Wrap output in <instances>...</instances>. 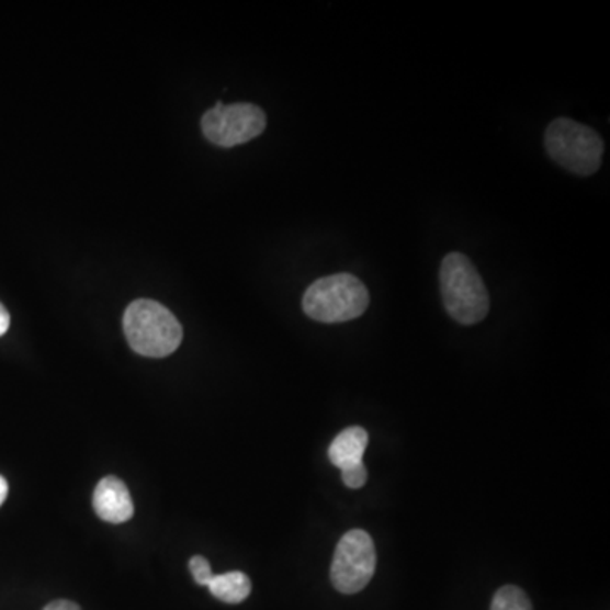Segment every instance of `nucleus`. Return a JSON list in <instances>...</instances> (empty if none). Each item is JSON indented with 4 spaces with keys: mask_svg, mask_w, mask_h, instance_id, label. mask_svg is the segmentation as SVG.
Segmentation results:
<instances>
[{
    "mask_svg": "<svg viewBox=\"0 0 610 610\" xmlns=\"http://www.w3.org/2000/svg\"><path fill=\"white\" fill-rule=\"evenodd\" d=\"M369 447V432L360 426L344 429L336 436L328 450L329 462L339 470L361 465L363 454Z\"/></svg>",
    "mask_w": 610,
    "mask_h": 610,
    "instance_id": "nucleus-8",
    "label": "nucleus"
},
{
    "mask_svg": "<svg viewBox=\"0 0 610 610\" xmlns=\"http://www.w3.org/2000/svg\"><path fill=\"white\" fill-rule=\"evenodd\" d=\"M376 569V551L369 532L351 529L339 540L331 563V581L338 592L353 596L372 580Z\"/></svg>",
    "mask_w": 610,
    "mask_h": 610,
    "instance_id": "nucleus-5",
    "label": "nucleus"
},
{
    "mask_svg": "<svg viewBox=\"0 0 610 610\" xmlns=\"http://www.w3.org/2000/svg\"><path fill=\"white\" fill-rule=\"evenodd\" d=\"M43 610H82L75 602L70 600H55V602L48 603Z\"/></svg>",
    "mask_w": 610,
    "mask_h": 610,
    "instance_id": "nucleus-13",
    "label": "nucleus"
},
{
    "mask_svg": "<svg viewBox=\"0 0 610 610\" xmlns=\"http://www.w3.org/2000/svg\"><path fill=\"white\" fill-rule=\"evenodd\" d=\"M189 569L192 577H194L195 584L202 585V587H207L214 578L211 563L204 556H192L189 562Z\"/></svg>",
    "mask_w": 610,
    "mask_h": 610,
    "instance_id": "nucleus-11",
    "label": "nucleus"
},
{
    "mask_svg": "<svg viewBox=\"0 0 610 610\" xmlns=\"http://www.w3.org/2000/svg\"><path fill=\"white\" fill-rule=\"evenodd\" d=\"M267 116L258 105L217 102L202 117V133L213 145L221 148L245 145L263 135Z\"/></svg>",
    "mask_w": 610,
    "mask_h": 610,
    "instance_id": "nucleus-6",
    "label": "nucleus"
},
{
    "mask_svg": "<svg viewBox=\"0 0 610 610\" xmlns=\"http://www.w3.org/2000/svg\"><path fill=\"white\" fill-rule=\"evenodd\" d=\"M440 285L451 319L463 326H473L487 317L490 297L468 257L458 251L447 255L441 261Z\"/></svg>",
    "mask_w": 610,
    "mask_h": 610,
    "instance_id": "nucleus-1",
    "label": "nucleus"
},
{
    "mask_svg": "<svg viewBox=\"0 0 610 610\" xmlns=\"http://www.w3.org/2000/svg\"><path fill=\"white\" fill-rule=\"evenodd\" d=\"M9 324H11V317H9V313L5 310L4 305L0 304V336L8 332Z\"/></svg>",
    "mask_w": 610,
    "mask_h": 610,
    "instance_id": "nucleus-14",
    "label": "nucleus"
},
{
    "mask_svg": "<svg viewBox=\"0 0 610 610\" xmlns=\"http://www.w3.org/2000/svg\"><path fill=\"white\" fill-rule=\"evenodd\" d=\"M369 305V289L351 273H336L316 280L302 298L304 313L324 324L357 319L365 314Z\"/></svg>",
    "mask_w": 610,
    "mask_h": 610,
    "instance_id": "nucleus-3",
    "label": "nucleus"
},
{
    "mask_svg": "<svg viewBox=\"0 0 610 610\" xmlns=\"http://www.w3.org/2000/svg\"><path fill=\"white\" fill-rule=\"evenodd\" d=\"M123 326L129 347L142 357H168L180 347L183 338L179 319L165 305L148 298L129 304Z\"/></svg>",
    "mask_w": 610,
    "mask_h": 610,
    "instance_id": "nucleus-2",
    "label": "nucleus"
},
{
    "mask_svg": "<svg viewBox=\"0 0 610 610\" xmlns=\"http://www.w3.org/2000/svg\"><path fill=\"white\" fill-rule=\"evenodd\" d=\"M490 610H532V603L524 590L506 585L495 592Z\"/></svg>",
    "mask_w": 610,
    "mask_h": 610,
    "instance_id": "nucleus-10",
    "label": "nucleus"
},
{
    "mask_svg": "<svg viewBox=\"0 0 610 610\" xmlns=\"http://www.w3.org/2000/svg\"><path fill=\"white\" fill-rule=\"evenodd\" d=\"M342 484L347 485L348 488L365 487L366 481H369V472H366V466L361 463V465L350 466V468L341 470Z\"/></svg>",
    "mask_w": 610,
    "mask_h": 610,
    "instance_id": "nucleus-12",
    "label": "nucleus"
},
{
    "mask_svg": "<svg viewBox=\"0 0 610 610\" xmlns=\"http://www.w3.org/2000/svg\"><path fill=\"white\" fill-rule=\"evenodd\" d=\"M8 482H5L4 476H0V506L5 502V497H8Z\"/></svg>",
    "mask_w": 610,
    "mask_h": 610,
    "instance_id": "nucleus-15",
    "label": "nucleus"
},
{
    "mask_svg": "<svg viewBox=\"0 0 610 610\" xmlns=\"http://www.w3.org/2000/svg\"><path fill=\"white\" fill-rule=\"evenodd\" d=\"M93 510L102 521L123 524L135 516V504L126 484L117 476H105L93 490Z\"/></svg>",
    "mask_w": 610,
    "mask_h": 610,
    "instance_id": "nucleus-7",
    "label": "nucleus"
},
{
    "mask_svg": "<svg viewBox=\"0 0 610 610\" xmlns=\"http://www.w3.org/2000/svg\"><path fill=\"white\" fill-rule=\"evenodd\" d=\"M544 146L551 160L578 177H590L603 158V139L592 127L560 117L547 126Z\"/></svg>",
    "mask_w": 610,
    "mask_h": 610,
    "instance_id": "nucleus-4",
    "label": "nucleus"
},
{
    "mask_svg": "<svg viewBox=\"0 0 610 610\" xmlns=\"http://www.w3.org/2000/svg\"><path fill=\"white\" fill-rule=\"evenodd\" d=\"M207 588L221 602L241 603L250 597L251 580L242 572H229V574L214 575Z\"/></svg>",
    "mask_w": 610,
    "mask_h": 610,
    "instance_id": "nucleus-9",
    "label": "nucleus"
}]
</instances>
